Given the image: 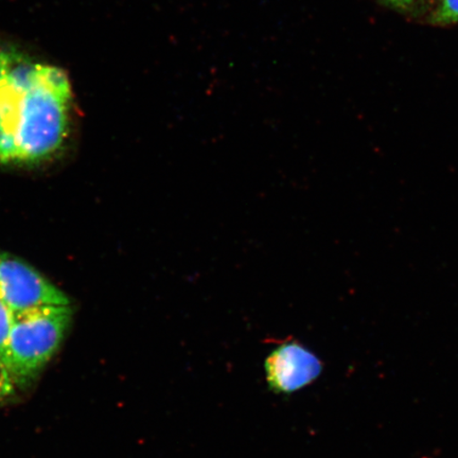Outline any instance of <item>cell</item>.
<instances>
[{"label": "cell", "mask_w": 458, "mask_h": 458, "mask_svg": "<svg viewBox=\"0 0 458 458\" xmlns=\"http://www.w3.org/2000/svg\"><path fill=\"white\" fill-rule=\"evenodd\" d=\"M72 94L62 68L0 44V163L38 162L59 150Z\"/></svg>", "instance_id": "obj_1"}, {"label": "cell", "mask_w": 458, "mask_h": 458, "mask_svg": "<svg viewBox=\"0 0 458 458\" xmlns=\"http://www.w3.org/2000/svg\"><path fill=\"white\" fill-rule=\"evenodd\" d=\"M70 306H54L13 313L3 364L13 379H32L55 356L72 320Z\"/></svg>", "instance_id": "obj_2"}, {"label": "cell", "mask_w": 458, "mask_h": 458, "mask_svg": "<svg viewBox=\"0 0 458 458\" xmlns=\"http://www.w3.org/2000/svg\"><path fill=\"white\" fill-rule=\"evenodd\" d=\"M0 297L13 313L70 306V300L27 263L0 255Z\"/></svg>", "instance_id": "obj_3"}, {"label": "cell", "mask_w": 458, "mask_h": 458, "mask_svg": "<svg viewBox=\"0 0 458 458\" xmlns=\"http://www.w3.org/2000/svg\"><path fill=\"white\" fill-rule=\"evenodd\" d=\"M267 385L276 394H289L310 386L322 374L323 364L299 342L283 344L266 360Z\"/></svg>", "instance_id": "obj_4"}, {"label": "cell", "mask_w": 458, "mask_h": 458, "mask_svg": "<svg viewBox=\"0 0 458 458\" xmlns=\"http://www.w3.org/2000/svg\"><path fill=\"white\" fill-rule=\"evenodd\" d=\"M435 25H451L458 22V0H440L432 15Z\"/></svg>", "instance_id": "obj_5"}, {"label": "cell", "mask_w": 458, "mask_h": 458, "mask_svg": "<svg viewBox=\"0 0 458 458\" xmlns=\"http://www.w3.org/2000/svg\"><path fill=\"white\" fill-rule=\"evenodd\" d=\"M13 325V312L0 297V362L2 363Z\"/></svg>", "instance_id": "obj_6"}, {"label": "cell", "mask_w": 458, "mask_h": 458, "mask_svg": "<svg viewBox=\"0 0 458 458\" xmlns=\"http://www.w3.org/2000/svg\"><path fill=\"white\" fill-rule=\"evenodd\" d=\"M381 2L391 5V7L394 8L405 9L410 7L415 0H381Z\"/></svg>", "instance_id": "obj_7"}]
</instances>
